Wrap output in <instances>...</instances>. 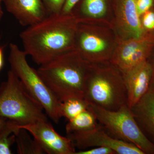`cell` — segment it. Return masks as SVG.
I'll use <instances>...</instances> for the list:
<instances>
[{
  "label": "cell",
  "mask_w": 154,
  "mask_h": 154,
  "mask_svg": "<svg viewBox=\"0 0 154 154\" xmlns=\"http://www.w3.org/2000/svg\"><path fill=\"white\" fill-rule=\"evenodd\" d=\"M79 23L72 13L49 14L20 33L24 51L40 66L75 49Z\"/></svg>",
  "instance_id": "obj_1"
},
{
  "label": "cell",
  "mask_w": 154,
  "mask_h": 154,
  "mask_svg": "<svg viewBox=\"0 0 154 154\" xmlns=\"http://www.w3.org/2000/svg\"><path fill=\"white\" fill-rule=\"evenodd\" d=\"M91 64L74 49L40 65L37 71L51 91L63 102L72 97L84 98Z\"/></svg>",
  "instance_id": "obj_2"
},
{
  "label": "cell",
  "mask_w": 154,
  "mask_h": 154,
  "mask_svg": "<svg viewBox=\"0 0 154 154\" xmlns=\"http://www.w3.org/2000/svg\"><path fill=\"white\" fill-rule=\"evenodd\" d=\"M84 99L89 104L112 111L128 105L122 73L110 62L91 63L85 84Z\"/></svg>",
  "instance_id": "obj_3"
},
{
  "label": "cell",
  "mask_w": 154,
  "mask_h": 154,
  "mask_svg": "<svg viewBox=\"0 0 154 154\" xmlns=\"http://www.w3.org/2000/svg\"><path fill=\"white\" fill-rule=\"evenodd\" d=\"M44 110L10 70L7 80L0 85V116L15 122L19 125H27L48 120Z\"/></svg>",
  "instance_id": "obj_4"
},
{
  "label": "cell",
  "mask_w": 154,
  "mask_h": 154,
  "mask_svg": "<svg viewBox=\"0 0 154 154\" xmlns=\"http://www.w3.org/2000/svg\"><path fill=\"white\" fill-rule=\"evenodd\" d=\"M27 56L17 45L11 43L8 58L11 70L18 77L28 93L42 105L46 115L57 124L62 117L61 102L45 83L37 70L30 66Z\"/></svg>",
  "instance_id": "obj_5"
},
{
  "label": "cell",
  "mask_w": 154,
  "mask_h": 154,
  "mask_svg": "<svg viewBox=\"0 0 154 154\" xmlns=\"http://www.w3.org/2000/svg\"><path fill=\"white\" fill-rule=\"evenodd\" d=\"M99 124L113 137L136 146L144 154H154V145L146 137L126 105L116 111L90 104Z\"/></svg>",
  "instance_id": "obj_6"
},
{
  "label": "cell",
  "mask_w": 154,
  "mask_h": 154,
  "mask_svg": "<svg viewBox=\"0 0 154 154\" xmlns=\"http://www.w3.org/2000/svg\"><path fill=\"white\" fill-rule=\"evenodd\" d=\"M75 147L81 150L103 146L110 148L117 154H144L136 146L117 139L109 134L99 124L95 129L67 134Z\"/></svg>",
  "instance_id": "obj_7"
},
{
  "label": "cell",
  "mask_w": 154,
  "mask_h": 154,
  "mask_svg": "<svg viewBox=\"0 0 154 154\" xmlns=\"http://www.w3.org/2000/svg\"><path fill=\"white\" fill-rule=\"evenodd\" d=\"M108 42L96 34L88 22H79L75 49L82 57L91 63L110 61L112 54L107 51Z\"/></svg>",
  "instance_id": "obj_8"
},
{
  "label": "cell",
  "mask_w": 154,
  "mask_h": 154,
  "mask_svg": "<svg viewBox=\"0 0 154 154\" xmlns=\"http://www.w3.org/2000/svg\"><path fill=\"white\" fill-rule=\"evenodd\" d=\"M32 135L45 152L48 154H75V147L68 137L56 131L48 120H40L27 125H19Z\"/></svg>",
  "instance_id": "obj_9"
},
{
  "label": "cell",
  "mask_w": 154,
  "mask_h": 154,
  "mask_svg": "<svg viewBox=\"0 0 154 154\" xmlns=\"http://www.w3.org/2000/svg\"><path fill=\"white\" fill-rule=\"evenodd\" d=\"M122 73L127 94L128 105L131 108L150 89L152 69L147 60Z\"/></svg>",
  "instance_id": "obj_10"
},
{
  "label": "cell",
  "mask_w": 154,
  "mask_h": 154,
  "mask_svg": "<svg viewBox=\"0 0 154 154\" xmlns=\"http://www.w3.org/2000/svg\"><path fill=\"white\" fill-rule=\"evenodd\" d=\"M2 2L22 26L33 25L48 15L42 0H2Z\"/></svg>",
  "instance_id": "obj_11"
},
{
  "label": "cell",
  "mask_w": 154,
  "mask_h": 154,
  "mask_svg": "<svg viewBox=\"0 0 154 154\" xmlns=\"http://www.w3.org/2000/svg\"><path fill=\"white\" fill-rule=\"evenodd\" d=\"M116 9L117 26L126 39L143 35L145 31L137 10L136 0H116Z\"/></svg>",
  "instance_id": "obj_12"
},
{
  "label": "cell",
  "mask_w": 154,
  "mask_h": 154,
  "mask_svg": "<svg viewBox=\"0 0 154 154\" xmlns=\"http://www.w3.org/2000/svg\"><path fill=\"white\" fill-rule=\"evenodd\" d=\"M131 110L142 132L154 145V91H149Z\"/></svg>",
  "instance_id": "obj_13"
},
{
  "label": "cell",
  "mask_w": 154,
  "mask_h": 154,
  "mask_svg": "<svg viewBox=\"0 0 154 154\" xmlns=\"http://www.w3.org/2000/svg\"><path fill=\"white\" fill-rule=\"evenodd\" d=\"M96 116L90 108L69 120L66 126L67 134L95 129L99 126Z\"/></svg>",
  "instance_id": "obj_14"
},
{
  "label": "cell",
  "mask_w": 154,
  "mask_h": 154,
  "mask_svg": "<svg viewBox=\"0 0 154 154\" xmlns=\"http://www.w3.org/2000/svg\"><path fill=\"white\" fill-rule=\"evenodd\" d=\"M27 131L20 128L16 135V142L19 154H42L45 153L41 146L35 139L30 138Z\"/></svg>",
  "instance_id": "obj_15"
},
{
  "label": "cell",
  "mask_w": 154,
  "mask_h": 154,
  "mask_svg": "<svg viewBox=\"0 0 154 154\" xmlns=\"http://www.w3.org/2000/svg\"><path fill=\"white\" fill-rule=\"evenodd\" d=\"M89 106L90 104L84 98L77 97L69 98L61 102L62 116L69 121L88 109Z\"/></svg>",
  "instance_id": "obj_16"
},
{
  "label": "cell",
  "mask_w": 154,
  "mask_h": 154,
  "mask_svg": "<svg viewBox=\"0 0 154 154\" xmlns=\"http://www.w3.org/2000/svg\"><path fill=\"white\" fill-rule=\"evenodd\" d=\"M17 122L8 119L0 133V154H12L11 146L16 142V134L20 128Z\"/></svg>",
  "instance_id": "obj_17"
},
{
  "label": "cell",
  "mask_w": 154,
  "mask_h": 154,
  "mask_svg": "<svg viewBox=\"0 0 154 154\" xmlns=\"http://www.w3.org/2000/svg\"><path fill=\"white\" fill-rule=\"evenodd\" d=\"M107 11L106 0H83L81 5V13L88 18H100L105 15Z\"/></svg>",
  "instance_id": "obj_18"
},
{
  "label": "cell",
  "mask_w": 154,
  "mask_h": 154,
  "mask_svg": "<svg viewBox=\"0 0 154 154\" xmlns=\"http://www.w3.org/2000/svg\"><path fill=\"white\" fill-rule=\"evenodd\" d=\"M48 14H59L66 0H42Z\"/></svg>",
  "instance_id": "obj_19"
},
{
  "label": "cell",
  "mask_w": 154,
  "mask_h": 154,
  "mask_svg": "<svg viewBox=\"0 0 154 154\" xmlns=\"http://www.w3.org/2000/svg\"><path fill=\"white\" fill-rule=\"evenodd\" d=\"M141 22L145 31H154V8L151 9L140 17Z\"/></svg>",
  "instance_id": "obj_20"
},
{
  "label": "cell",
  "mask_w": 154,
  "mask_h": 154,
  "mask_svg": "<svg viewBox=\"0 0 154 154\" xmlns=\"http://www.w3.org/2000/svg\"><path fill=\"white\" fill-rule=\"evenodd\" d=\"M136 6L140 17L154 8V0H136Z\"/></svg>",
  "instance_id": "obj_21"
},
{
  "label": "cell",
  "mask_w": 154,
  "mask_h": 154,
  "mask_svg": "<svg viewBox=\"0 0 154 154\" xmlns=\"http://www.w3.org/2000/svg\"><path fill=\"white\" fill-rule=\"evenodd\" d=\"M112 149L106 147L99 146L76 152L75 154H116Z\"/></svg>",
  "instance_id": "obj_22"
},
{
  "label": "cell",
  "mask_w": 154,
  "mask_h": 154,
  "mask_svg": "<svg viewBox=\"0 0 154 154\" xmlns=\"http://www.w3.org/2000/svg\"><path fill=\"white\" fill-rule=\"evenodd\" d=\"M80 0H66L61 13L63 14H69L72 13L75 6Z\"/></svg>",
  "instance_id": "obj_23"
},
{
  "label": "cell",
  "mask_w": 154,
  "mask_h": 154,
  "mask_svg": "<svg viewBox=\"0 0 154 154\" xmlns=\"http://www.w3.org/2000/svg\"><path fill=\"white\" fill-rule=\"evenodd\" d=\"M147 60L149 61L151 65L152 69V76L150 88L154 91V49L152 52L151 55H150L148 59Z\"/></svg>",
  "instance_id": "obj_24"
},
{
  "label": "cell",
  "mask_w": 154,
  "mask_h": 154,
  "mask_svg": "<svg viewBox=\"0 0 154 154\" xmlns=\"http://www.w3.org/2000/svg\"><path fill=\"white\" fill-rule=\"evenodd\" d=\"M4 64V49L0 46V71L2 69Z\"/></svg>",
  "instance_id": "obj_25"
},
{
  "label": "cell",
  "mask_w": 154,
  "mask_h": 154,
  "mask_svg": "<svg viewBox=\"0 0 154 154\" xmlns=\"http://www.w3.org/2000/svg\"><path fill=\"white\" fill-rule=\"evenodd\" d=\"M8 120V119H7L0 116V133L5 126Z\"/></svg>",
  "instance_id": "obj_26"
},
{
  "label": "cell",
  "mask_w": 154,
  "mask_h": 154,
  "mask_svg": "<svg viewBox=\"0 0 154 154\" xmlns=\"http://www.w3.org/2000/svg\"><path fill=\"white\" fill-rule=\"evenodd\" d=\"M2 2H0V21L2 20L3 14H4V12H3L2 8Z\"/></svg>",
  "instance_id": "obj_27"
},
{
  "label": "cell",
  "mask_w": 154,
  "mask_h": 154,
  "mask_svg": "<svg viewBox=\"0 0 154 154\" xmlns=\"http://www.w3.org/2000/svg\"><path fill=\"white\" fill-rule=\"evenodd\" d=\"M0 2H2V0H0Z\"/></svg>",
  "instance_id": "obj_28"
}]
</instances>
